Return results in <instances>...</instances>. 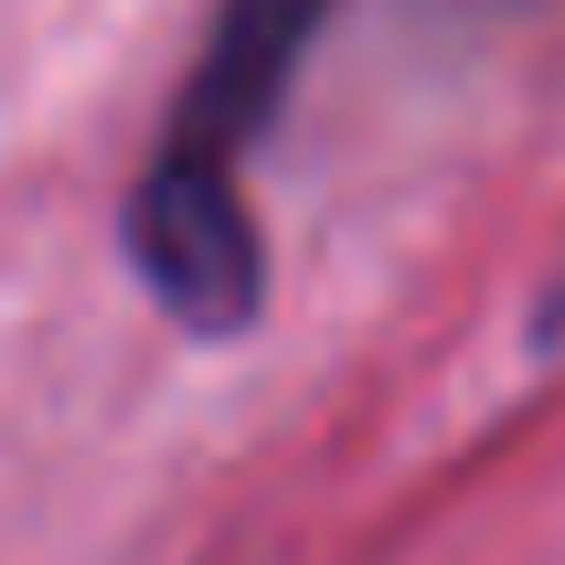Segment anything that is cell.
<instances>
[{
  "instance_id": "cell-1",
  "label": "cell",
  "mask_w": 565,
  "mask_h": 565,
  "mask_svg": "<svg viewBox=\"0 0 565 565\" xmlns=\"http://www.w3.org/2000/svg\"><path fill=\"white\" fill-rule=\"evenodd\" d=\"M335 0H221L159 150L124 194V256L194 335H238L265 300V247L238 203V150L291 97Z\"/></svg>"
}]
</instances>
